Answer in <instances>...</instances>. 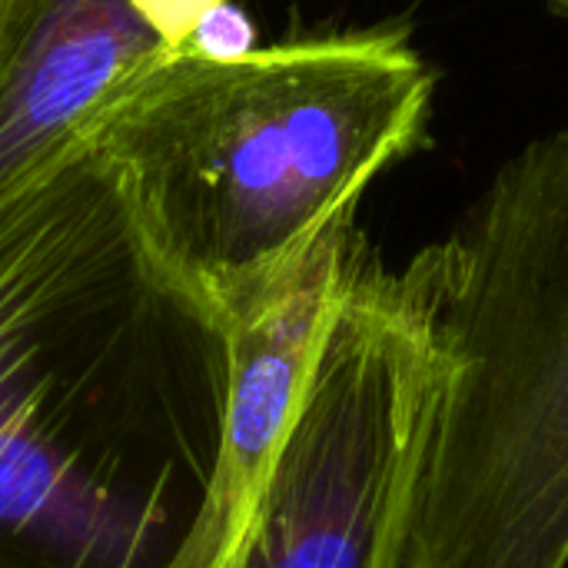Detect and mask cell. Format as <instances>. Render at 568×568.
Segmentation results:
<instances>
[{
	"label": "cell",
	"instance_id": "1",
	"mask_svg": "<svg viewBox=\"0 0 568 568\" xmlns=\"http://www.w3.org/2000/svg\"><path fill=\"white\" fill-rule=\"evenodd\" d=\"M230 326L80 146L0 200V568H176Z\"/></svg>",
	"mask_w": 568,
	"mask_h": 568
},
{
	"label": "cell",
	"instance_id": "2",
	"mask_svg": "<svg viewBox=\"0 0 568 568\" xmlns=\"http://www.w3.org/2000/svg\"><path fill=\"white\" fill-rule=\"evenodd\" d=\"M433 73L403 33L216 60L180 50L90 126L153 243L226 326L353 226L363 190L423 133Z\"/></svg>",
	"mask_w": 568,
	"mask_h": 568
},
{
	"label": "cell",
	"instance_id": "3",
	"mask_svg": "<svg viewBox=\"0 0 568 568\" xmlns=\"http://www.w3.org/2000/svg\"><path fill=\"white\" fill-rule=\"evenodd\" d=\"M453 359L403 568H568V130L436 243Z\"/></svg>",
	"mask_w": 568,
	"mask_h": 568
},
{
	"label": "cell",
	"instance_id": "4",
	"mask_svg": "<svg viewBox=\"0 0 568 568\" xmlns=\"http://www.w3.org/2000/svg\"><path fill=\"white\" fill-rule=\"evenodd\" d=\"M449 369L436 246L393 273L363 240L296 423L223 568H403Z\"/></svg>",
	"mask_w": 568,
	"mask_h": 568
},
{
	"label": "cell",
	"instance_id": "5",
	"mask_svg": "<svg viewBox=\"0 0 568 568\" xmlns=\"http://www.w3.org/2000/svg\"><path fill=\"white\" fill-rule=\"evenodd\" d=\"M230 0H0V200L83 146Z\"/></svg>",
	"mask_w": 568,
	"mask_h": 568
},
{
	"label": "cell",
	"instance_id": "6",
	"mask_svg": "<svg viewBox=\"0 0 568 568\" xmlns=\"http://www.w3.org/2000/svg\"><path fill=\"white\" fill-rule=\"evenodd\" d=\"M359 243L363 236L353 223L323 243L273 296L230 320V393L220 463L206 509L176 568H223L243 536L296 423Z\"/></svg>",
	"mask_w": 568,
	"mask_h": 568
},
{
	"label": "cell",
	"instance_id": "7",
	"mask_svg": "<svg viewBox=\"0 0 568 568\" xmlns=\"http://www.w3.org/2000/svg\"><path fill=\"white\" fill-rule=\"evenodd\" d=\"M190 50L196 53H206V57H216V60H233V57H243L253 47V30H250V20L233 10L230 3L216 7L196 30Z\"/></svg>",
	"mask_w": 568,
	"mask_h": 568
},
{
	"label": "cell",
	"instance_id": "8",
	"mask_svg": "<svg viewBox=\"0 0 568 568\" xmlns=\"http://www.w3.org/2000/svg\"><path fill=\"white\" fill-rule=\"evenodd\" d=\"M549 3H556L559 10H568V0H549Z\"/></svg>",
	"mask_w": 568,
	"mask_h": 568
}]
</instances>
